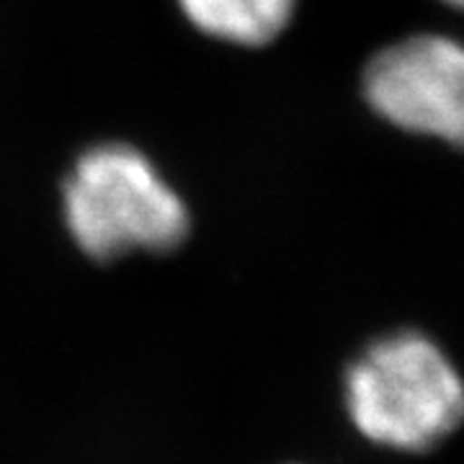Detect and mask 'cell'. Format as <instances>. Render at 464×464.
Returning <instances> with one entry per match:
<instances>
[{
	"mask_svg": "<svg viewBox=\"0 0 464 464\" xmlns=\"http://www.w3.org/2000/svg\"><path fill=\"white\" fill-rule=\"evenodd\" d=\"M67 230L96 261L166 253L188 235V209L145 152L106 142L83 152L63 188Z\"/></svg>",
	"mask_w": 464,
	"mask_h": 464,
	"instance_id": "1",
	"label": "cell"
},
{
	"mask_svg": "<svg viewBox=\"0 0 464 464\" xmlns=\"http://www.w3.org/2000/svg\"><path fill=\"white\" fill-rule=\"evenodd\" d=\"M346 408L366 439L426 451L464 420V382L426 335L395 333L348 366Z\"/></svg>",
	"mask_w": 464,
	"mask_h": 464,
	"instance_id": "2",
	"label": "cell"
},
{
	"mask_svg": "<svg viewBox=\"0 0 464 464\" xmlns=\"http://www.w3.org/2000/svg\"><path fill=\"white\" fill-rule=\"evenodd\" d=\"M372 109L400 130L464 148V44L423 34L382 50L364 72Z\"/></svg>",
	"mask_w": 464,
	"mask_h": 464,
	"instance_id": "3",
	"label": "cell"
},
{
	"mask_svg": "<svg viewBox=\"0 0 464 464\" xmlns=\"http://www.w3.org/2000/svg\"><path fill=\"white\" fill-rule=\"evenodd\" d=\"M183 16L215 39L261 47L286 29L295 0H179Z\"/></svg>",
	"mask_w": 464,
	"mask_h": 464,
	"instance_id": "4",
	"label": "cell"
},
{
	"mask_svg": "<svg viewBox=\"0 0 464 464\" xmlns=\"http://www.w3.org/2000/svg\"><path fill=\"white\" fill-rule=\"evenodd\" d=\"M449 5H454V8H462L464 11V0H447Z\"/></svg>",
	"mask_w": 464,
	"mask_h": 464,
	"instance_id": "5",
	"label": "cell"
}]
</instances>
